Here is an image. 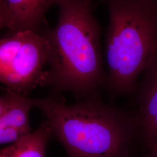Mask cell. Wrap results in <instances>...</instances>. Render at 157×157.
I'll return each mask as SVG.
<instances>
[{
	"instance_id": "1",
	"label": "cell",
	"mask_w": 157,
	"mask_h": 157,
	"mask_svg": "<svg viewBox=\"0 0 157 157\" xmlns=\"http://www.w3.org/2000/svg\"><path fill=\"white\" fill-rule=\"evenodd\" d=\"M87 0H67L59 6L54 28L41 34L48 46L45 86L51 94L72 93L77 101L101 99L106 72L101 30Z\"/></svg>"
},
{
	"instance_id": "2",
	"label": "cell",
	"mask_w": 157,
	"mask_h": 157,
	"mask_svg": "<svg viewBox=\"0 0 157 157\" xmlns=\"http://www.w3.org/2000/svg\"><path fill=\"white\" fill-rule=\"evenodd\" d=\"M52 136L68 157H139L138 129L133 112L101 99L68 105L59 95L33 98Z\"/></svg>"
},
{
	"instance_id": "3",
	"label": "cell",
	"mask_w": 157,
	"mask_h": 157,
	"mask_svg": "<svg viewBox=\"0 0 157 157\" xmlns=\"http://www.w3.org/2000/svg\"><path fill=\"white\" fill-rule=\"evenodd\" d=\"M105 89L112 99L133 94L157 49V0H107Z\"/></svg>"
},
{
	"instance_id": "4",
	"label": "cell",
	"mask_w": 157,
	"mask_h": 157,
	"mask_svg": "<svg viewBox=\"0 0 157 157\" xmlns=\"http://www.w3.org/2000/svg\"><path fill=\"white\" fill-rule=\"evenodd\" d=\"M48 51L45 37L32 31L10 33L0 40V83L26 95L45 86Z\"/></svg>"
},
{
	"instance_id": "5",
	"label": "cell",
	"mask_w": 157,
	"mask_h": 157,
	"mask_svg": "<svg viewBox=\"0 0 157 157\" xmlns=\"http://www.w3.org/2000/svg\"><path fill=\"white\" fill-rule=\"evenodd\" d=\"M133 94L136 109L133 113L137 125L139 144L146 152L157 145V49L142 73Z\"/></svg>"
},
{
	"instance_id": "6",
	"label": "cell",
	"mask_w": 157,
	"mask_h": 157,
	"mask_svg": "<svg viewBox=\"0 0 157 157\" xmlns=\"http://www.w3.org/2000/svg\"><path fill=\"white\" fill-rule=\"evenodd\" d=\"M6 109L0 117V145L13 143L32 133L30 111L33 98L11 90L2 95Z\"/></svg>"
},
{
	"instance_id": "7",
	"label": "cell",
	"mask_w": 157,
	"mask_h": 157,
	"mask_svg": "<svg viewBox=\"0 0 157 157\" xmlns=\"http://www.w3.org/2000/svg\"><path fill=\"white\" fill-rule=\"evenodd\" d=\"M67 0H2L6 8L10 33L32 31L41 33L47 27L45 17L51 7Z\"/></svg>"
},
{
	"instance_id": "8",
	"label": "cell",
	"mask_w": 157,
	"mask_h": 157,
	"mask_svg": "<svg viewBox=\"0 0 157 157\" xmlns=\"http://www.w3.org/2000/svg\"><path fill=\"white\" fill-rule=\"evenodd\" d=\"M52 137L46 121L29 135L0 149V157H45L46 149Z\"/></svg>"
},
{
	"instance_id": "9",
	"label": "cell",
	"mask_w": 157,
	"mask_h": 157,
	"mask_svg": "<svg viewBox=\"0 0 157 157\" xmlns=\"http://www.w3.org/2000/svg\"><path fill=\"white\" fill-rule=\"evenodd\" d=\"M8 25V17L6 5L2 0H0V30L7 28Z\"/></svg>"
},
{
	"instance_id": "10",
	"label": "cell",
	"mask_w": 157,
	"mask_h": 157,
	"mask_svg": "<svg viewBox=\"0 0 157 157\" xmlns=\"http://www.w3.org/2000/svg\"><path fill=\"white\" fill-rule=\"evenodd\" d=\"M139 157H157V145L151 150L141 155Z\"/></svg>"
},
{
	"instance_id": "11",
	"label": "cell",
	"mask_w": 157,
	"mask_h": 157,
	"mask_svg": "<svg viewBox=\"0 0 157 157\" xmlns=\"http://www.w3.org/2000/svg\"><path fill=\"white\" fill-rule=\"evenodd\" d=\"M6 100L4 97L2 95L0 97V117L2 116V113L6 109Z\"/></svg>"
},
{
	"instance_id": "12",
	"label": "cell",
	"mask_w": 157,
	"mask_h": 157,
	"mask_svg": "<svg viewBox=\"0 0 157 157\" xmlns=\"http://www.w3.org/2000/svg\"><path fill=\"white\" fill-rule=\"evenodd\" d=\"M87 1H90V2H92V1H93V0H87Z\"/></svg>"
}]
</instances>
